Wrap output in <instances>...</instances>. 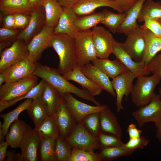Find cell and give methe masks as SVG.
Wrapping results in <instances>:
<instances>
[{
    "mask_svg": "<svg viewBox=\"0 0 161 161\" xmlns=\"http://www.w3.org/2000/svg\"><path fill=\"white\" fill-rule=\"evenodd\" d=\"M72 147L59 137L56 140L55 152L58 161H70Z\"/></svg>",
    "mask_w": 161,
    "mask_h": 161,
    "instance_id": "60d3db41",
    "label": "cell"
},
{
    "mask_svg": "<svg viewBox=\"0 0 161 161\" xmlns=\"http://www.w3.org/2000/svg\"><path fill=\"white\" fill-rule=\"evenodd\" d=\"M34 75L53 87L63 96L66 93L73 94L80 98L92 102L95 105H101L88 91L79 88L71 83L57 69L38 63Z\"/></svg>",
    "mask_w": 161,
    "mask_h": 161,
    "instance_id": "6da1fadb",
    "label": "cell"
},
{
    "mask_svg": "<svg viewBox=\"0 0 161 161\" xmlns=\"http://www.w3.org/2000/svg\"><path fill=\"white\" fill-rule=\"evenodd\" d=\"M127 132L128 133L129 139L140 137L142 131L137 128L136 125L134 123H131L127 127Z\"/></svg>",
    "mask_w": 161,
    "mask_h": 161,
    "instance_id": "f907efd6",
    "label": "cell"
},
{
    "mask_svg": "<svg viewBox=\"0 0 161 161\" xmlns=\"http://www.w3.org/2000/svg\"><path fill=\"white\" fill-rule=\"evenodd\" d=\"M70 161H101L94 151L72 148Z\"/></svg>",
    "mask_w": 161,
    "mask_h": 161,
    "instance_id": "b9f144b4",
    "label": "cell"
},
{
    "mask_svg": "<svg viewBox=\"0 0 161 161\" xmlns=\"http://www.w3.org/2000/svg\"><path fill=\"white\" fill-rule=\"evenodd\" d=\"M9 146V144L6 140L0 142V161H4L6 160L7 152V149Z\"/></svg>",
    "mask_w": 161,
    "mask_h": 161,
    "instance_id": "f5cc1de1",
    "label": "cell"
},
{
    "mask_svg": "<svg viewBox=\"0 0 161 161\" xmlns=\"http://www.w3.org/2000/svg\"><path fill=\"white\" fill-rule=\"evenodd\" d=\"M51 46L59 57V64L57 69L62 75L72 70L78 65L74 38L66 35L53 34Z\"/></svg>",
    "mask_w": 161,
    "mask_h": 161,
    "instance_id": "7a4b0ae2",
    "label": "cell"
},
{
    "mask_svg": "<svg viewBox=\"0 0 161 161\" xmlns=\"http://www.w3.org/2000/svg\"><path fill=\"white\" fill-rule=\"evenodd\" d=\"M98 153L101 161H112L121 157L130 155L134 151L124 146L107 147L100 150Z\"/></svg>",
    "mask_w": 161,
    "mask_h": 161,
    "instance_id": "8d00e7d4",
    "label": "cell"
},
{
    "mask_svg": "<svg viewBox=\"0 0 161 161\" xmlns=\"http://www.w3.org/2000/svg\"><path fill=\"white\" fill-rule=\"evenodd\" d=\"M29 54L27 44L21 40H16L0 53V73L25 58Z\"/></svg>",
    "mask_w": 161,
    "mask_h": 161,
    "instance_id": "30bf717a",
    "label": "cell"
},
{
    "mask_svg": "<svg viewBox=\"0 0 161 161\" xmlns=\"http://www.w3.org/2000/svg\"><path fill=\"white\" fill-rule=\"evenodd\" d=\"M157 19L158 21L161 23V18Z\"/></svg>",
    "mask_w": 161,
    "mask_h": 161,
    "instance_id": "94428289",
    "label": "cell"
},
{
    "mask_svg": "<svg viewBox=\"0 0 161 161\" xmlns=\"http://www.w3.org/2000/svg\"><path fill=\"white\" fill-rule=\"evenodd\" d=\"M63 8V12L58 23L54 28L53 34L66 35L74 38L79 32L74 24L77 15L72 8Z\"/></svg>",
    "mask_w": 161,
    "mask_h": 161,
    "instance_id": "7402d4cb",
    "label": "cell"
},
{
    "mask_svg": "<svg viewBox=\"0 0 161 161\" xmlns=\"http://www.w3.org/2000/svg\"><path fill=\"white\" fill-rule=\"evenodd\" d=\"M136 77L131 72L127 70L112 79L111 83L116 94V105L118 112L124 109L122 104L123 97L126 100L132 91L133 81Z\"/></svg>",
    "mask_w": 161,
    "mask_h": 161,
    "instance_id": "8fae6325",
    "label": "cell"
},
{
    "mask_svg": "<svg viewBox=\"0 0 161 161\" xmlns=\"http://www.w3.org/2000/svg\"><path fill=\"white\" fill-rule=\"evenodd\" d=\"M154 124L156 128V137L161 142V117L159 120L154 123Z\"/></svg>",
    "mask_w": 161,
    "mask_h": 161,
    "instance_id": "9f6ffc18",
    "label": "cell"
},
{
    "mask_svg": "<svg viewBox=\"0 0 161 161\" xmlns=\"http://www.w3.org/2000/svg\"><path fill=\"white\" fill-rule=\"evenodd\" d=\"M112 1H115V0H112Z\"/></svg>",
    "mask_w": 161,
    "mask_h": 161,
    "instance_id": "6125c7cd",
    "label": "cell"
},
{
    "mask_svg": "<svg viewBox=\"0 0 161 161\" xmlns=\"http://www.w3.org/2000/svg\"><path fill=\"white\" fill-rule=\"evenodd\" d=\"M100 112H95L89 114L85 117L81 122L92 135L97 138L101 132L100 124Z\"/></svg>",
    "mask_w": 161,
    "mask_h": 161,
    "instance_id": "ab89813d",
    "label": "cell"
},
{
    "mask_svg": "<svg viewBox=\"0 0 161 161\" xmlns=\"http://www.w3.org/2000/svg\"><path fill=\"white\" fill-rule=\"evenodd\" d=\"M65 104L71 114L77 123L89 114L100 112L107 106L106 105L92 106L81 102L74 97L70 93L63 96Z\"/></svg>",
    "mask_w": 161,
    "mask_h": 161,
    "instance_id": "7c38bea8",
    "label": "cell"
},
{
    "mask_svg": "<svg viewBox=\"0 0 161 161\" xmlns=\"http://www.w3.org/2000/svg\"><path fill=\"white\" fill-rule=\"evenodd\" d=\"M43 6L45 13V25L54 28L62 13L63 7L56 0H45Z\"/></svg>",
    "mask_w": 161,
    "mask_h": 161,
    "instance_id": "f546056e",
    "label": "cell"
},
{
    "mask_svg": "<svg viewBox=\"0 0 161 161\" xmlns=\"http://www.w3.org/2000/svg\"><path fill=\"white\" fill-rule=\"evenodd\" d=\"M103 16V11L86 15L77 16L74 22V26L78 32L90 30L101 23Z\"/></svg>",
    "mask_w": 161,
    "mask_h": 161,
    "instance_id": "4dcf8cb0",
    "label": "cell"
},
{
    "mask_svg": "<svg viewBox=\"0 0 161 161\" xmlns=\"http://www.w3.org/2000/svg\"><path fill=\"white\" fill-rule=\"evenodd\" d=\"M5 81V77L4 75L2 73H0V86Z\"/></svg>",
    "mask_w": 161,
    "mask_h": 161,
    "instance_id": "680465c9",
    "label": "cell"
},
{
    "mask_svg": "<svg viewBox=\"0 0 161 161\" xmlns=\"http://www.w3.org/2000/svg\"><path fill=\"white\" fill-rule=\"evenodd\" d=\"M37 64V61L29 54L1 72L5 77V83L16 81L34 75Z\"/></svg>",
    "mask_w": 161,
    "mask_h": 161,
    "instance_id": "52a82bcc",
    "label": "cell"
},
{
    "mask_svg": "<svg viewBox=\"0 0 161 161\" xmlns=\"http://www.w3.org/2000/svg\"><path fill=\"white\" fill-rule=\"evenodd\" d=\"M30 15L29 24L21 31L16 39L23 41L27 44L45 25V13L43 6L34 9Z\"/></svg>",
    "mask_w": 161,
    "mask_h": 161,
    "instance_id": "5bb4252c",
    "label": "cell"
},
{
    "mask_svg": "<svg viewBox=\"0 0 161 161\" xmlns=\"http://www.w3.org/2000/svg\"><path fill=\"white\" fill-rule=\"evenodd\" d=\"M145 17L158 19L161 18V2L146 0L142 7L137 21L143 22Z\"/></svg>",
    "mask_w": 161,
    "mask_h": 161,
    "instance_id": "74e56055",
    "label": "cell"
},
{
    "mask_svg": "<svg viewBox=\"0 0 161 161\" xmlns=\"http://www.w3.org/2000/svg\"><path fill=\"white\" fill-rule=\"evenodd\" d=\"M92 64L109 77L112 79L128 70L119 60L97 58L92 61Z\"/></svg>",
    "mask_w": 161,
    "mask_h": 161,
    "instance_id": "83f0119b",
    "label": "cell"
},
{
    "mask_svg": "<svg viewBox=\"0 0 161 161\" xmlns=\"http://www.w3.org/2000/svg\"><path fill=\"white\" fill-rule=\"evenodd\" d=\"M40 137L30 126L21 142L19 148L24 161H38Z\"/></svg>",
    "mask_w": 161,
    "mask_h": 161,
    "instance_id": "ac0fdd59",
    "label": "cell"
},
{
    "mask_svg": "<svg viewBox=\"0 0 161 161\" xmlns=\"http://www.w3.org/2000/svg\"><path fill=\"white\" fill-rule=\"evenodd\" d=\"M74 38L78 65L82 66L97 58L91 30L79 32Z\"/></svg>",
    "mask_w": 161,
    "mask_h": 161,
    "instance_id": "277c9868",
    "label": "cell"
},
{
    "mask_svg": "<svg viewBox=\"0 0 161 161\" xmlns=\"http://www.w3.org/2000/svg\"><path fill=\"white\" fill-rule=\"evenodd\" d=\"M14 150H9L7 151L6 160V161H17L18 153H16Z\"/></svg>",
    "mask_w": 161,
    "mask_h": 161,
    "instance_id": "11a10c76",
    "label": "cell"
},
{
    "mask_svg": "<svg viewBox=\"0 0 161 161\" xmlns=\"http://www.w3.org/2000/svg\"><path fill=\"white\" fill-rule=\"evenodd\" d=\"M30 126L18 118L12 123L5 136V140L11 148H19L21 142Z\"/></svg>",
    "mask_w": 161,
    "mask_h": 161,
    "instance_id": "4316f807",
    "label": "cell"
},
{
    "mask_svg": "<svg viewBox=\"0 0 161 161\" xmlns=\"http://www.w3.org/2000/svg\"><path fill=\"white\" fill-rule=\"evenodd\" d=\"M146 0H137L135 3L126 12L125 18L118 28L117 32L127 35L139 25L138 18L143 5Z\"/></svg>",
    "mask_w": 161,
    "mask_h": 161,
    "instance_id": "484cf974",
    "label": "cell"
},
{
    "mask_svg": "<svg viewBox=\"0 0 161 161\" xmlns=\"http://www.w3.org/2000/svg\"><path fill=\"white\" fill-rule=\"evenodd\" d=\"M52 116L58 127L59 137L65 140L69 135L77 123L67 107L64 98Z\"/></svg>",
    "mask_w": 161,
    "mask_h": 161,
    "instance_id": "e0dca14e",
    "label": "cell"
},
{
    "mask_svg": "<svg viewBox=\"0 0 161 161\" xmlns=\"http://www.w3.org/2000/svg\"><path fill=\"white\" fill-rule=\"evenodd\" d=\"M40 98L50 116L54 114L63 100V96L45 81Z\"/></svg>",
    "mask_w": 161,
    "mask_h": 161,
    "instance_id": "cb8c5ba5",
    "label": "cell"
},
{
    "mask_svg": "<svg viewBox=\"0 0 161 161\" xmlns=\"http://www.w3.org/2000/svg\"><path fill=\"white\" fill-rule=\"evenodd\" d=\"M34 129L40 138H52L56 140L59 137L58 127L52 116L48 115Z\"/></svg>",
    "mask_w": 161,
    "mask_h": 161,
    "instance_id": "e575fe53",
    "label": "cell"
},
{
    "mask_svg": "<svg viewBox=\"0 0 161 161\" xmlns=\"http://www.w3.org/2000/svg\"><path fill=\"white\" fill-rule=\"evenodd\" d=\"M147 67L151 73L158 75L161 79V52L152 59ZM159 92L161 95V86L159 89Z\"/></svg>",
    "mask_w": 161,
    "mask_h": 161,
    "instance_id": "bcb514c9",
    "label": "cell"
},
{
    "mask_svg": "<svg viewBox=\"0 0 161 161\" xmlns=\"http://www.w3.org/2000/svg\"><path fill=\"white\" fill-rule=\"evenodd\" d=\"M116 59L120 61L136 77L147 75L151 73L147 66L140 62H135L124 49L122 43L116 41L114 44L113 53Z\"/></svg>",
    "mask_w": 161,
    "mask_h": 161,
    "instance_id": "9a60e30c",
    "label": "cell"
},
{
    "mask_svg": "<svg viewBox=\"0 0 161 161\" xmlns=\"http://www.w3.org/2000/svg\"><path fill=\"white\" fill-rule=\"evenodd\" d=\"M63 75L67 80L74 81L80 85L94 97L100 94L103 90L83 74L78 65Z\"/></svg>",
    "mask_w": 161,
    "mask_h": 161,
    "instance_id": "d4e9b609",
    "label": "cell"
},
{
    "mask_svg": "<svg viewBox=\"0 0 161 161\" xmlns=\"http://www.w3.org/2000/svg\"><path fill=\"white\" fill-rule=\"evenodd\" d=\"M27 110L29 115L33 121L35 125L34 128L37 127L49 115L40 97L37 99L33 100Z\"/></svg>",
    "mask_w": 161,
    "mask_h": 161,
    "instance_id": "1f68e13d",
    "label": "cell"
},
{
    "mask_svg": "<svg viewBox=\"0 0 161 161\" xmlns=\"http://www.w3.org/2000/svg\"><path fill=\"white\" fill-rule=\"evenodd\" d=\"M132 115L140 128L146 123L157 121L161 117V95L155 93L148 104L140 107Z\"/></svg>",
    "mask_w": 161,
    "mask_h": 161,
    "instance_id": "9c48e42d",
    "label": "cell"
},
{
    "mask_svg": "<svg viewBox=\"0 0 161 161\" xmlns=\"http://www.w3.org/2000/svg\"><path fill=\"white\" fill-rule=\"evenodd\" d=\"M140 26L145 44L144 54L140 62L147 66L157 53L161 51V37L154 34L144 24Z\"/></svg>",
    "mask_w": 161,
    "mask_h": 161,
    "instance_id": "44dd1931",
    "label": "cell"
},
{
    "mask_svg": "<svg viewBox=\"0 0 161 161\" xmlns=\"http://www.w3.org/2000/svg\"><path fill=\"white\" fill-rule=\"evenodd\" d=\"M137 0H115L123 12H126L135 3Z\"/></svg>",
    "mask_w": 161,
    "mask_h": 161,
    "instance_id": "816d5d0a",
    "label": "cell"
},
{
    "mask_svg": "<svg viewBox=\"0 0 161 161\" xmlns=\"http://www.w3.org/2000/svg\"><path fill=\"white\" fill-rule=\"evenodd\" d=\"M123 43V46L133 59L140 62L143 57L145 46L143 32L140 26L130 32Z\"/></svg>",
    "mask_w": 161,
    "mask_h": 161,
    "instance_id": "4fadbf2b",
    "label": "cell"
},
{
    "mask_svg": "<svg viewBox=\"0 0 161 161\" xmlns=\"http://www.w3.org/2000/svg\"><path fill=\"white\" fill-rule=\"evenodd\" d=\"M63 7H72L80 0H56Z\"/></svg>",
    "mask_w": 161,
    "mask_h": 161,
    "instance_id": "db71d44e",
    "label": "cell"
},
{
    "mask_svg": "<svg viewBox=\"0 0 161 161\" xmlns=\"http://www.w3.org/2000/svg\"><path fill=\"white\" fill-rule=\"evenodd\" d=\"M91 31L97 58H108L113 53V46L116 41L112 35L103 26H96Z\"/></svg>",
    "mask_w": 161,
    "mask_h": 161,
    "instance_id": "ba28073f",
    "label": "cell"
},
{
    "mask_svg": "<svg viewBox=\"0 0 161 161\" xmlns=\"http://www.w3.org/2000/svg\"><path fill=\"white\" fill-rule=\"evenodd\" d=\"M45 0H28L30 4L34 9L43 6Z\"/></svg>",
    "mask_w": 161,
    "mask_h": 161,
    "instance_id": "6f0895ef",
    "label": "cell"
},
{
    "mask_svg": "<svg viewBox=\"0 0 161 161\" xmlns=\"http://www.w3.org/2000/svg\"><path fill=\"white\" fill-rule=\"evenodd\" d=\"M111 7L119 13H123L115 1L112 0H80L72 8L77 16L91 14L100 7Z\"/></svg>",
    "mask_w": 161,
    "mask_h": 161,
    "instance_id": "ffe728a7",
    "label": "cell"
},
{
    "mask_svg": "<svg viewBox=\"0 0 161 161\" xmlns=\"http://www.w3.org/2000/svg\"><path fill=\"white\" fill-rule=\"evenodd\" d=\"M100 124L101 132L121 138L122 131L117 118L108 106L100 112Z\"/></svg>",
    "mask_w": 161,
    "mask_h": 161,
    "instance_id": "603a6c76",
    "label": "cell"
},
{
    "mask_svg": "<svg viewBox=\"0 0 161 161\" xmlns=\"http://www.w3.org/2000/svg\"><path fill=\"white\" fill-rule=\"evenodd\" d=\"M65 140L72 148L94 151L100 150L98 138L92 135L81 122L77 123Z\"/></svg>",
    "mask_w": 161,
    "mask_h": 161,
    "instance_id": "8992f818",
    "label": "cell"
},
{
    "mask_svg": "<svg viewBox=\"0 0 161 161\" xmlns=\"http://www.w3.org/2000/svg\"><path fill=\"white\" fill-rule=\"evenodd\" d=\"M54 29L53 27L45 25L27 44L29 54L36 61L39 59L45 49L51 47V40Z\"/></svg>",
    "mask_w": 161,
    "mask_h": 161,
    "instance_id": "2e32d148",
    "label": "cell"
},
{
    "mask_svg": "<svg viewBox=\"0 0 161 161\" xmlns=\"http://www.w3.org/2000/svg\"><path fill=\"white\" fill-rule=\"evenodd\" d=\"M149 140L144 137L129 139V140L124 146L127 148L134 151L137 149H143L149 143Z\"/></svg>",
    "mask_w": 161,
    "mask_h": 161,
    "instance_id": "f6af8a7d",
    "label": "cell"
},
{
    "mask_svg": "<svg viewBox=\"0 0 161 161\" xmlns=\"http://www.w3.org/2000/svg\"><path fill=\"white\" fill-rule=\"evenodd\" d=\"M38 78L33 75L16 81L5 83L0 86V102L10 101L27 94L38 83Z\"/></svg>",
    "mask_w": 161,
    "mask_h": 161,
    "instance_id": "5b68a950",
    "label": "cell"
},
{
    "mask_svg": "<svg viewBox=\"0 0 161 161\" xmlns=\"http://www.w3.org/2000/svg\"><path fill=\"white\" fill-rule=\"evenodd\" d=\"M103 16L101 24H103L112 32H117V30L124 21L126 16V13H115L104 9Z\"/></svg>",
    "mask_w": 161,
    "mask_h": 161,
    "instance_id": "d590c367",
    "label": "cell"
},
{
    "mask_svg": "<svg viewBox=\"0 0 161 161\" xmlns=\"http://www.w3.org/2000/svg\"><path fill=\"white\" fill-rule=\"evenodd\" d=\"M143 22L146 28L154 34L161 37V23L157 19L145 17Z\"/></svg>",
    "mask_w": 161,
    "mask_h": 161,
    "instance_id": "7dc6e473",
    "label": "cell"
},
{
    "mask_svg": "<svg viewBox=\"0 0 161 161\" xmlns=\"http://www.w3.org/2000/svg\"><path fill=\"white\" fill-rule=\"evenodd\" d=\"M0 21L2 27L12 29H16L13 14L2 15L0 16Z\"/></svg>",
    "mask_w": 161,
    "mask_h": 161,
    "instance_id": "681fc988",
    "label": "cell"
},
{
    "mask_svg": "<svg viewBox=\"0 0 161 161\" xmlns=\"http://www.w3.org/2000/svg\"><path fill=\"white\" fill-rule=\"evenodd\" d=\"M16 29L23 30L29 24L30 19V15L24 13L14 14Z\"/></svg>",
    "mask_w": 161,
    "mask_h": 161,
    "instance_id": "c3c4849f",
    "label": "cell"
},
{
    "mask_svg": "<svg viewBox=\"0 0 161 161\" xmlns=\"http://www.w3.org/2000/svg\"><path fill=\"white\" fill-rule=\"evenodd\" d=\"M34 9L28 0H0L2 15L24 13L30 15Z\"/></svg>",
    "mask_w": 161,
    "mask_h": 161,
    "instance_id": "f1b7e54d",
    "label": "cell"
},
{
    "mask_svg": "<svg viewBox=\"0 0 161 161\" xmlns=\"http://www.w3.org/2000/svg\"><path fill=\"white\" fill-rule=\"evenodd\" d=\"M21 30L1 27L0 28V42L12 44L16 40Z\"/></svg>",
    "mask_w": 161,
    "mask_h": 161,
    "instance_id": "ee69618b",
    "label": "cell"
},
{
    "mask_svg": "<svg viewBox=\"0 0 161 161\" xmlns=\"http://www.w3.org/2000/svg\"><path fill=\"white\" fill-rule=\"evenodd\" d=\"M56 139L52 138H40L38 151L42 161H58L55 152Z\"/></svg>",
    "mask_w": 161,
    "mask_h": 161,
    "instance_id": "d6a6232c",
    "label": "cell"
},
{
    "mask_svg": "<svg viewBox=\"0 0 161 161\" xmlns=\"http://www.w3.org/2000/svg\"><path fill=\"white\" fill-rule=\"evenodd\" d=\"M97 138L100 150L107 147L123 146L124 144L120 138L106 133L101 132Z\"/></svg>",
    "mask_w": 161,
    "mask_h": 161,
    "instance_id": "7bdbcfd3",
    "label": "cell"
},
{
    "mask_svg": "<svg viewBox=\"0 0 161 161\" xmlns=\"http://www.w3.org/2000/svg\"><path fill=\"white\" fill-rule=\"evenodd\" d=\"M160 78L153 74L151 76H139L137 77L131 93L132 101L137 106L141 107L148 104L155 93L154 90L160 83Z\"/></svg>",
    "mask_w": 161,
    "mask_h": 161,
    "instance_id": "3957f363",
    "label": "cell"
},
{
    "mask_svg": "<svg viewBox=\"0 0 161 161\" xmlns=\"http://www.w3.org/2000/svg\"><path fill=\"white\" fill-rule=\"evenodd\" d=\"M33 99L28 98L25 99L16 108L7 113L0 115L3 119L2 129L4 137L7 134L12 123L18 118L19 115L24 111L27 110L31 103Z\"/></svg>",
    "mask_w": 161,
    "mask_h": 161,
    "instance_id": "836d02e7",
    "label": "cell"
},
{
    "mask_svg": "<svg viewBox=\"0 0 161 161\" xmlns=\"http://www.w3.org/2000/svg\"><path fill=\"white\" fill-rule=\"evenodd\" d=\"M44 83L45 81L42 79L30 91L24 95L10 101L0 102V112L21 100L28 98L35 100L39 98L41 96Z\"/></svg>",
    "mask_w": 161,
    "mask_h": 161,
    "instance_id": "f35d334b",
    "label": "cell"
},
{
    "mask_svg": "<svg viewBox=\"0 0 161 161\" xmlns=\"http://www.w3.org/2000/svg\"><path fill=\"white\" fill-rule=\"evenodd\" d=\"M80 67L83 74L92 82L111 95L116 97L111 81L106 74L90 63Z\"/></svg>",
    "mask_w": 161,
    "mask_h": 161,
    "instance_id": "d6986e66",
    "label": "cell"
},
{
    "mask_svg": "<svg viewBox=\"0 0 161 161\" xmlns=\"http://www.w3.org/2000/svg\"><path fill=\"white\" fill-rule=\"evenodd\" d=\"M2 125L1 122L0 121V142H1L4 140V137L3 136L2 131Z\"/></svg>",
    "mask_w": 161,
    "mask_h": 161,
    "instance_id": "91938a15",
    "label": "cell"
}]
</instances>
